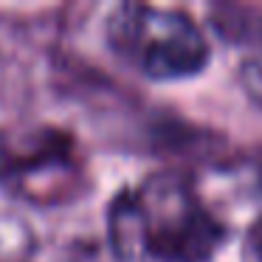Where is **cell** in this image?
I'll return each instance as SVG.
<instances>
[{"label":"cell","instance_id":"2","mask_svg":"<svg viewBox=\"0 0 262 262\" xmlns=\"http://www.w3.org/2000/svg\"><path fill=\"white\" fill-rule=\"evenodd\" d=\"M107 40L149 79L192 76L211 57L200 26L178 9L119 6L107 20Z\"/></svg>","mask_w":262,"mask_h":262},{"label":"cell","instance_id":"3","mask_svg":"<svg viewBox=\"0 0 262 262\" xmlns=\"http://www.w3.org/2000/svg\"><path fill=\"white\" fill-rule=\"evenodd\" d=\"M243 262H262V214L248 226L243 237Z\"/></svg>","mask_w":262,"mask_h":262},{"label":"cell","instance_id":"1","mask_svg":"<svg viewBox=\"0 0 262 262\" xmlns=\"http://www.w3.org/2000/svg\"><path fill=\"white\" fill-rule=\"evenodd\" d=\"M113 234L147 262H217L228 245L226 223L181 175H152L116 200Z\"/></svg>","mask_w":262,"mask_h":262}]
</instances>
